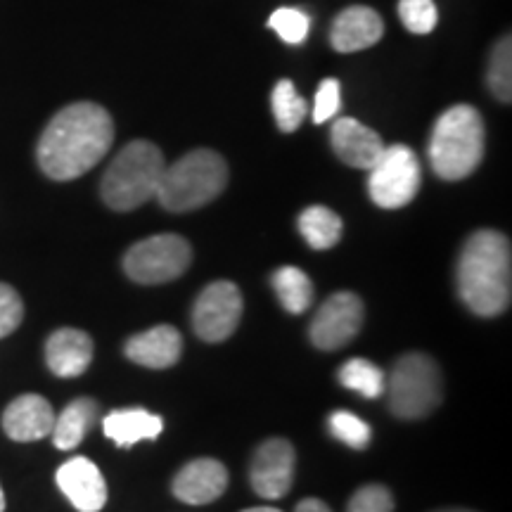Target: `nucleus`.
<instances>
[{
	"label": "nucleus",
	"mask_w": 512,
	"mask_h": 512,
	"mask_svg": "<svg viewBox=\"0 0 512 512\" xmlns=\"http://www.w3.org/2000/svg\"><path fill=\"white\" fill-rule=\"evenodd\" d=\"M114 143V121L95 102H74L50 119L36 145L41 171L53 181H74L100 164Z\"/></svg>",
	"instance_id": "obj_1"
},
{
	"label": "nucleus",
	"mask_w": 512,
	"mask_h": 512,
	"mask_svg": "<svg viewBox=\"0 0 512 512\" xmlns=\"http://www.w3.org/2000/svg\"><path fill=\"white\" fill-rule=\"evenodd\" d=\"M458 294L472 313L501 316L512 297L510 240L498 230H477L463 245L458 259Z\"/></svg>",
	"instance_id": "obj_2"
},
{
	"label": "nucleus",
	"mask_w": 512,
	"mask_h": 512,
	"mask_svg": "<svg viewBox=\"0 0 512 512\" xmlns=\"http://www.w3.org/2000/svg\"><path fill=\"white\" fill-rule=\"evenodd\" d=\"M484 159V121L472 105L446 110L434 124L430 164L444 181H463Z\"/></svg>",
	"instance_id": "obj_3"
},
{
	"label": "nucleus",
	"mask_w": 512,
	"mask_h": 512,
	"mask_svg": "<svg viewBox=\"0 0 512 512\" xmlns=\"http://www.w3.org/2000/svg\"><path fill=\"white\" fill-rule=\"evenodd\" d=\"M228 185V164L214 150H192L166 166L157 185V200L166 211L185 214L214 202Z\"/></svg>",
	"instance_id": "obj_4"
},
{
	"label": "nucleus",
	"mask_w": 512,
	"mask_h": 512,
	"mask_svg": "<svg viewBox=\"0 0 512 512\" xmlns=\"http://www.w3.org/2000/svg\"><path fill=\"white\" fill-rule=\"evenodd\" d=\"M164 169V155L155 143L133 140L107 166L100 183L102 202L114 211L138 209L157 195Z\"/></svg>",
	"instance_id": "obj_5"
},
{
	"label": "nucleus",
	"mask_w": 512,
	"mask_h": 512,
	"mask_svg": "<svg viewBox=\"0 0 512 512\" xmlns=\"http://www.w3.org/2000/svg\"><path fill=\"white\" fill-rule=\"evenodd\" d=\"M444 399V380L432 356H401L389 375V406L401 420H418L430 415Z\"/></svg>",
	"instance_id": "obj_6"
},
{
	"label": "nucleus",
	"mask_w": 512,
	"mask_h": 512,
	"mask_svg": "<svg viewBox=\"0 0 512 512\" xmlns=\"http://www.w3.org/2000/svg\"><path fill=\"white\" fill-rule=\"evenodd\" d=\"M192 261L190 242L174 233L152 235L128 249L124 271L133 283L162 285L181 278Z\"/></svg>",
	"instance_id": "obj_7"
},
{
	"label": "nucleus",
	"mask_w": 512,
	"mask_h": 512,
	"mask_svg": "<svg viewBox=\"0 0 512 512\" xmlns=\"http://www.w3.org/2000/svg\"><path fill=\"white\" fill-rule=\"evenodd\" d=\"M420 181V159L411 147H384L380 159L368 169V195L377 207L401 209L415 200Z\"/></svg>",
	"instance_id": "obj_8"
},
{
	"label": "nucleus",
	"mask_w": 512,
	"mask_h": 512,
	"mask_svg": "<svg viewBox=\"0 0 512 512\" xmlns=\"http://www.w3.org/2000/svg\"><path fill=\"white\" fill-rule=\"evenodd\" d=\"M242 318V292L230 280L204 287L192 306V330L204 342H223L238 330Z\"/></svg>",
	"instance_id": "obj_9"
},
{
	"label": "nucleus",
	"mask_w": 512,
	"mask_h": 512,
	"mask_svg": "<svg viewBox=\"0 0 512 512\" xmlns=\"http://www.w3.org/2000/svg\"><path fill=\"white\" fill-rule=\"evenodd\" d=\"M366 306L354 292H335L320 304L309 325L313 347L320 351H337L354 339L363 328Z\"/></svg>",
	"instance_id": "obj_10"
},
{
	"label": "nucleus",
	"mask_w": 512,
	"mask_h": 512,
	"mask_svg": "<svg viewBox=\"0 0 512 512\" xmlns=\"http://www.w3.org/2000/svg\"><path fill=\"white\" fill-rule=\"evenodd\" d=\"M294 467H297V456H294V446L290 441L283 437L266 439L252 456L249 484L266 501H278V498L290 494Z\"/></svg>",
	"instance_id": "obj_11"
},
{
	"label": "nucleus",
	"mask_w": 512,
	"mask_h": 512,
	"mask_svg": "<svg viewBox=\"0 0 512 512\" xmlns=\"http://www.w3.org/2000/svg\"><path fill=\"white\" fill-rule=\"evenodd\" d=\"M228 489V470L216 458H195L176 472L171 491L188 505H209Z\"/></svg>",
	"instance_id": "obj_12"
},
{
	"label": "nucleus",
	"mask_w": 512,
	"mask_h": 512,
	"mask_svg": "<svg viewBox=\"0 0 512 512\" xmlns=\"http://www.w3.org/2000/svg\"><path fill=\"white\" fill-rule=\"evenodd\" d=\"M57 486L79 512H100L107 503V484L93 460L76 456L57 470Z\"/></svg>",
	"instance_id": "obj_13"
},
{
	"label": "nucleus",
	"mask_w": 512,
	"mask_h": 512,
	"mask_svg": "<svg viewBox=\"0 0 512 512\" xmlns=\"http://www.w3.org/2000/svg\"><path fill=\"white\" fill-rule=\"evenodd\" d=\"M332 150L344 164L354 166V169H370L384 152V143L380 133L373 128L363 126L358 119L342 117L335 119L330 131Z\"/></svg>",
	"instance_id": "obj_14"
},
{
	"label": "nucleus",
	"mask_w": 512,
	"mask_h": 512,
	"mask_svg": "<svg viewBox=\"0 0 512 512\" xmlns=\"http://www.w3.org/2000/svg\"><path fill=\"white\" fill-rule=\"evenodd\" d=\"M124 354L128 361L143 368L164 370L176 366L183 354V337L174 325H155L126 339Z\"/></svg>",
	"instance_id": "obj_15"
},
{
	"label": "nucleus",
	"mask_w": 512,
	"mask_h": 512,
	"mask_svg": "<svg viewBox=\"0 0 512 512\" xmlns=\"http://www.w3.org/2000/svg\"><path fill=\"white\" fill-rule=\"evenodd\" d=\"M53 425V403L38 394L17 396L3 413V430L12 441H38L53 432Z\"/></svg>",
	"instance_id": "obj_16"
},
{
	"label": "nucleus",
	"mask_w": 512,
	"mask_h": 512,
	"mask_svg": "<svg viewBox=\"0 0 512 512\" xmlns=\"http://www.w3.org/2000/svg\"><path fill=\"white\" fill-rule=\"evenodd\" d=\"M384 34V22L373 8L351 5L339 12L330 29V43L337 53H358L373 48Z\"/></svg>",
	"instance_id": "obj_17"
},
{
	"label": "nucleus",
	"mask_w": 512,
	"mask_h": 512,
	"mask_svg": "<svg viewBox=\"0 0 512 512\" xmlns=\"http://www.w3.org/2000/svg\"><path fill=\"white\" fill-rule=\"evenodd\" d=\"M93 361V339L76 328H60L46 342V363L57 377H79Z\"/></svg>",
	"instance_id": "obj_18"
},
{
	"label": "nucleus",
	"mask_w": 512,
	"mask_h": 512,
	"mask_svg": "<svg viewBox=\"0 0 512 512\" xmlns=\"http://www.w3.org/2000/svg\"><path fill=\"white\" fill-rule=\"evenodd\" d=\"M102 430L119 448H131L143 439H157L164 430V420L145 408H119L105 415Z\"/></svg>",
	"instance_id": "obj_19"
},
{
	"label": "nucleus",
	"mask_w": 512,
	"mask_h": 512,
	"mask_svg": "<svg viewBox=\"0 0 512 512\" xmlns=\"http://www.w3.org/2000/svg\"><path fill=\"white\" fill-rule=\"evenodd\" d=\"M98 411V401L88 399V396L67 403V408L60 415H55L53 432H50L55 448L72 451V448L79 446L83 437L91 432L95 420H98Z\"/></svg>",
	"instance_id": "obj_20"
},
{
	"label": "nucleus",
	"mask_w": 512,
	"mask_h": 512,
	"mask_svg": "<svg viewBox=\"0 0 512 512\" xmlns=\"http://www.w3.org/2000/svg\"><path fill=\"white\" fill-rule=\"evenodd\" d=\"M299 233L304 235L309 247L323 252V249H332L342 240L344 223L332 209L313 204L299 214Z\"/></svg>",
	"instance_id": "obj_21"
},
{
	"label": "nucleus",
	"mask_w": 512,
	"mask_h": 512,
	"mask_svg": "<svg viewBox=\"0 0 512 512\" xmlns=\"http://www.w3.org/2000/svg\"><path fill=\"white\" fill-rule=\"evenodd\" d=\"M271 285L278 294L280 304L290 313H304L313 304V283L302 268L297 266H280L271 275Z\"/></svg>",
	"instance_id": "obj_22"
},
{
	"label": "nucleus",
	"mask_w": 512,
	"mask_h": 512,
	"mask_svg": "<svg viewBox=\"0 0 512 512\" xmlns=\"http://www.w3.org/2000/svg\"><path fill=\"white\" fill-rule=\"evenodd\" d=\"M339 382L347 389H354L366 399H377L387 389V377H384L382 368L375 366L368 358H351L339 368Z\"/></svg>",
	"instance_id": "obj_23"
},
{
	"label": "nucleus",
	"mask_w": 512,
	"mask_h": 512,
	"mask_svg": "<svg viewBox=\"0 0 512 512\" xmlns=\"http://www.w3.org/2000/svg\"><path fill=\"white\" fill-rule=\"evenodd\" d=\"M271 105L275 114V124H278L283 133L297 131V128L302 126V121L306 119V114H309V105H306V100L299 95L290 79L275 83Z\"/></svg>",
	"instance_id": "obj_24"
},
{
	"label": "nucleus",
	"mask_w": 512,
	"mask_h": 512,
	"mask_svg": "<svg viewBox=\"0 0 512 512\" xmlns=\"http://www.w3.org/2000/svg\"><path fill=\"white\" fill-rule=\"evenodd\" d=\"M486 81H489L491 93L508 105V102L512 100V41H510V36H503L501 41L496 43L494 55H491V62H489V76H486Z\"/></svg>",
	"instance_id": "obj_25"
},
{
	"label": "nucleus",
	"mask_w": 512,
	"mask_h": 512,
	"mask_svg": "<svg viewBox=\"0 0 512 512\" xmlns=\"http://www.w3.org/2000/svg\"><path fill=\"white\" fill-rule=\"evenodd\" d=\"M328 427H330L332 437L342 441V444L356 448V451L368 448L370 437H373V430H370L368 422L361 420L358 415L349 413V411L332 413L328 418Z\"/></svg>",
	"instance_id": "obj_26"
},
{
	"label": "nucleus",
	"mask_w": 512,
	"mask_h": 512,
	"mask_svg": "<svg viewBox=\"0 0 512 512\" xmlns=\"http://www.w3.org/2000/svg\"><path fill=\"white\" fill-rule=\"evenodd\" d=\"M268 27L283 38L285 43H290V46H299V43H304L306 36H309L311 19L304 10L299 8H280L273 12L271 19H268Z\"/></svg>",
	"instance_id": "obj_27"
},
{
	"label": "nucleus",
	"mask_w": 512,
	"mask_h": 512,
	"mask_svg": "<svg viewBox=\"0 0 512 512\" xmlns=\"http://www.w3.org/2000/svg\"><path fill=\"white\" fill-rule=\"evenodd\" d=\"M399 17L411 34L425 36L437 27L439 12L434 0H399Z\"/></svg>",
	"instance_id": "obj_28"
},
{
	"label": "nucleus",
	"mask_w": 512,
	"mask_h": 512,
	"mask_svg": "<svg viewBox=\"0 0 512 512\" xmlns=\"http://www.w3.org/2000/svg\"><path fill=\"white\" fill-rule=\"evenodd\" d=\"M347 512H394V496L387 486L366 484L349 498Z\"/></svg>",
	"instance_id": "obj_29"
},
{
	"label": "nucleus",
	"mask_w": 512,
	"mask_h": 512,
	"mask_svg": "<svg viewBox=\"0 0 512 512\" xmlns=\"http://www.w3.org/2000/svg\"><path fill=\"white\" fill-rule=\"evenodd\" d=\"M24 320V302L12 285L0 283V339L15 332Z\"/></svg>",
	"instance_id": "obj_30"
},
{
	"label": "nucleus",
	"mask_w": 512,
	"mask_h": 512,
	"mask_svg": "<svg viewBox=\"0 0 512 512\" xmlns=\"http://www.w3.org/2000/svg\"><path fill=\"white\" fill-rule=\"evenodd\" d=\"M342 107V91H339L337 79H325L318 86L316 102H313V124H325L332 117H337Z\"/></svg>",
	"instance_id": "obj_31"
},
{
	"label": "nucleus",
	"mask_w": 512,
	"mask_h": 512,
	"mask_svg": "<svg viewBox=\"0 0 512 512\" xmlns=\"http://www.w3.org/2000/svg\"><path fill=\"white\" fill-rule=\"evenodd\" d=\"M294 512H332L328 508V503H323L320 498H304V501H299L297 510Z\"/></svg>",
	"instance_id": "obj_32"
},
{
	"label": "nucleus",
	"mask_w": 512,
	"mask_h": 512,
	"mask_svg": "<svg viewBox=\"0 0 512 512\" xmlns=\"http://www.w3.org/2000/svg\"><path fill=\"white\" fill-rule=\"evenodd\" d=\"M242 512H283V510L271 508V505H259V508H247V510H242Z\"/></svg>",
	"instance_id": "obj_33"
},
{
	"label": "nucleus",
	"mask_w": 512,
	"mask_h": 512,
	"mask_svg": "<svg viewBox=\"0 0 512 512\" xmlns=\"http://www.w3.org/2000/svg\"><path fill=\"white\" fill-rule=\"evenodd\" d=\"M5 494H3V486H0V512H5Z\"/></svg>",
	"instance_id": "obj_34"
},
{
	"label": "nucleus",
	"mask_w": 512,
	"mask_h": 512,
	"mask_svg": "<svg viewBox=\"0 0 512 512\" xmlns=\"http://www.w3.org/2000/svg\"><path fill=\"white\" fill-rule=\"evenodd\" d=\"M437 512H472V510H463V508H448V510H437Z\"/></svg>",
	"instance_id": "obj_35"
}]
</instances>
